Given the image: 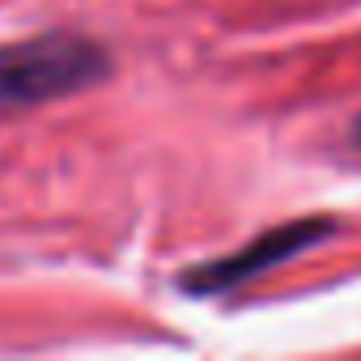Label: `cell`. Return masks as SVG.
I'll return each mask as SVG.
<instances>
[{"mask_svg": "<svg viewBox=\"0 0 361 361\" xmlns=\"http://www.w3.org/2000/svg\"><path fill=\"white\" fill-rule=\"evenodd\" d=\"M115 77V56L85 30H39L0 43V115L77 98Z\"/></svg>", "mask_w": 361, "mask_h": 361, "instance_id": "cell-1", "label": "cell"}, {"mask_svg": "<svg viewBox=\"0 0 361 361\" xmlns=\"http://www.w3.org/2000/svg\"><path fill=\"white\" fill-rule=\"evenodd\" d=\"M340 221L331 213H306V217H293V221H281L255 238H247L243 247L226 251V255H213L196 268H183L174 276V289L188 293V298H226V293H238L243 285L285 268L289 259L323 247L327 238H336Z\"/></svg>", "mask_w": 361, "mask_h": 361, "instance_id": "cell-2", "label": "cell"}, {"mask_svg": "<svg viewBox=\"0 0 361 361\" xmlns=\"http://www.w3.org/2000/svg\"><path fill=\"white\" fill-rule=\"evenodd\" d=\"M353 145H361V115L353 119Z\"/></svg>", "mask_w": 361, "mask_h": 361, "instance_id": "cell-3", "label": "cell"}]
</instances>
